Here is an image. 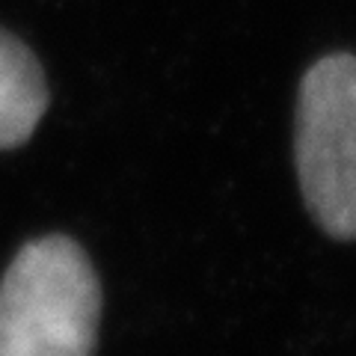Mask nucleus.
Segmentation results:
<instances>
[{"label": "nucleus", "instance_id": "obj_1", "mask_svg": "<svg viewBox=\"0 0 356 356\" xmlns=\"http://www.w3.org/2000/svg\"><path fill=\"white\" fill-rule=\"evenodd\" d=\"M102 285L65 235L24 243L0 280V356H95Z\"/></svg>", "mask_w": 356, "mask_h": 356}, {"label": "nucleus", "instance_id": "obj_2", "mask_svg": "<svg viewBox=\"0 0 356 356\" xmlns=\"http://www.w3.org/2000/svg\"><path fill=\"white\" fill-rule=\"evenodd\" d=\"M294 161L312 220L356 241V57L327 54L300 81Z\"/></svg>", "mask_w": 356, "mask_h": 356}, {"label": "nucleus", "instance_id": "obj_3", "mask_svg": "<svg viewBox=\"0 0 356 356\" xmlns=\"http://www.w3.org/2000/svg\"><path fill=\"white\" fill-rule=\"evenodd\" d=\"M48 102V83L36 54L13 33L0 30V152L33 137Z\"/></svg>", "mask_w": 356, "mask_h": 356}]
</instances>
